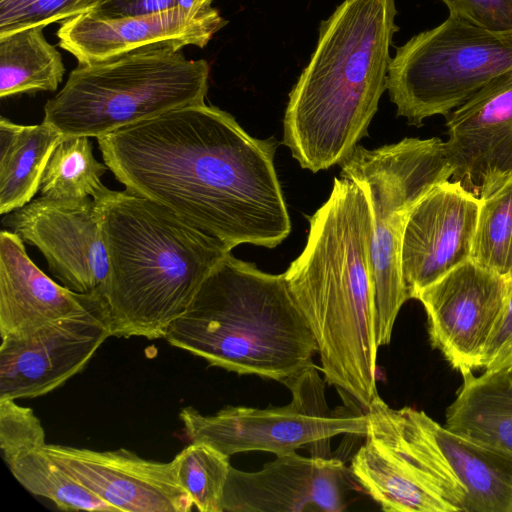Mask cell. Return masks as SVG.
<instances>
[{
  "label": "cell",
  "mask_w": 512,
  "mask_h": 512,
  "mask_svg": "<svg viewBox=\"0 0 512 512\" xmlns=\"http://www.w3.org/2000/svg\"><path fill=\"white\" fill-rule=\"evenodd\" d=\"M117 181L229 249L279 245L291 231L274 165L277 142L250 136L205 102L97 138Z\"/></svg>",
  "instance_id": "cell-1"
},
{
  "label": "cell",
  "mask_w": 512,
  "mask_h": 512,
  "mask_svg": "<svg viewBox=\"0 0 512 512\" xmlns=\"http://www.w3.org/2000/svg\"><path fill=\"white\" fill-rule=\"evenodd\" d=\"M371 241L364 191L335 177L329 198L309 217L302 253L284 272L316 341L325 382L345 406L363 412L378 396Z\"/></svg>",
  "instance_id": "cell-2"
},
{
  "label": "cell",
  "mask_w": 512,
  "mask_h": 512,
  "mask_svg": "<svg viewBox=\"0 0 512 512\" xmlns=\"http://www.w3.org/2000/svg\"><path fill=\"white\" fill-rule=\"evenodd\" d=\"M396 15L395 0H344L321 22L283 121V143L302 168L340 164L367 135L387 89Z\"/></svg>",
  "instance_id": "cell-3"
},
{
  "label": "cell",
  "mask_w": 512,
  "mask_h": 512,
  "mask_svg": "<svg viewBox=\"0 0 512 512\" xmlns=\"http://www.w3.org/2000/svg\"><path fill=\"white\" fill-rule=\"evenodd\" d=\"M94 200L108 257L103 297L111 335L164 338L231 249L127 189Z\"/></svg>",
  "instance_id": "cell-4"
},
{
  "label": "cell",
  "mask_w": 512,
  "mask_h": 512,
  "mask_svg": "<svg viewBox=\"0 0 512 512\" xmlns=\"http://www.w3.org/2000/svg\"><path fill=\"white\" fill-rule=\"evenodd\" d=\"M164 339L210 366L282 384L311 364L318 350L284 273L263 272L231 253Z\"/></svg>",
  "instance_id": "cell-5"
},
{
  "label": "cell",
  "mask_w": 512,
  "mask_h": 512,
  "mask_svg": "<svg viewBox=\"0 0 512 512\" xmlns=\"http://www.w3.org/2000/svg\"><path fill=\"white\" fill-rule=\"evenodd\" d=\"M210 66L181 50L141 48L79 63L44 106L43 122L63 137L98 138L165 112L205 102Z\"/></svg>",
  "instance_id": "cell-6"
},
{
  "label": "cell",
  "mask_w": 512,
  "mask_h": 512,
  "mask_svg": "<svg viewBox=\"0 0 512 512\" xmlns=\"http://www.w3.org/2000/svg\"><path fill=\"white\" fill-rule=\"evenodd\" d=\"M340 166L341 177L356 183L370 205L376 342L385 346L408 300L401 244L409 213L431 189L452 178L453 167L445 142L437 137L404 138L375 149L357 145Z\"/></svg>",
  "instance_id": "cell-7"
},
{
  "label": "cell",
  "mask_w": 512,
  "mask_h": 512,
  "mask_svg": "<svg viewBox=\"0 0 512 512\" xmlns=\"http://www.w3.org/2000/svg\"><path fill=\"white\" fill-rule=\"evenodd\" d=\"M510 69L512 30H490L449 13L397 47L386 90L397 115L420 127L426 118L448 115Z\"/></svg>",
  "instance_id": "cell-8"
},
{
  "label": "cell",
  "mask_w": 512,
  "mask_h": 512,
  "mask_svg": "<svg viewBox=\"0 0 512 512\" xmlns=\"http://www.w3.org/2000/svg\"><path fill=\"white\" fill-rule=\"evenodd\" d=\"M313 362L284 381L292 400L285 406H228L212 415L182 408L179 418L191 442L207 443L232 456L248 451L276 456L306 448L310 456L330 458V441L341 434L365 436V412L345 406L331 411L325 380Z\"/></svg>",
  "instance_id": "cell-9"
},
{
  "label": "cell",
  "mask_w": 512,
  "mask_h": 512,
  "mask_svg": "<svg viewBox=\"0 0 512 512\" xmlns=\"http://www.w3.org/2000/svg\"><path fill=\"white\" fill-rule=\"evenodd\" d=\"M407 447L457 511L512 512V453L440 425L425 412L390 407Z\"/></svg>",
  "instance_id": "cell-10"
},
{
  "label": "cell",
  "mask_w": 512,
  "mask_h": 512,
  "mask_svg": "<svg viewBox=\"0 0 512 512\" xmlns=\"http://www.w3.org/2000/svg\"><path fill=\"white\" fill-rule=\"evenodd\" d=\"M508 290L507 277L470 258L417 296L427 315L432 347L461 375L483 368Z\"/></svg>",
  "instance_id": "cell-11"
},
{
  "label": "cell",
  "mask_w": 512,
  "mask_h": 512,
  "mask_svg": "<svg viewBox=\"0 0 512 512\" xmlns=\"http://www.w3.org/2000/svg\"><path fill=\"white\" fill-rule=\"evenodd\" d=\"M111 335L105 301L1 338L0 398H35L81 372Z\"/></svg>",
  "instance_id": "cell-12"
},
{
  "label": "cell",
  "mask_w": 512,
  "mask_h": 512,
  "mask_svg": "<svg viewBox=\"0 0 512 512\" xmlns=\"http://www.w3.org/2000/svg\"><path fill=\"white\" fill-rule=\"evenodd\" d=\"M5 228L43 254L51 274L66 288L82 294H101L109 265L96 202L32 199L5 214Z\"/></svg>",
  "instance_id": "cell-13"
},
{
  "label": "cell",
  "mask_w": 512,
  "mask_h": 512,
  "mask_svg": "<svg viewBox=\"0 0 512 512\" xmlns=\"http://www.w3.org/2000/svg\"><path fill=\"white\" fill-rule=\"evenodd\" d=\"M480 199L458 181L431 189L411 209L402 237L401 270L408 299L471 257Z\"/></svg>",
  "instance_id": "cell-14"
},
{
  "label": "cell",
  "mask_w": 512,
  "mask_h": 512,
  "mask_svg": "<svg viewBox=\"0 0 512 512\" xmlns=\"http://www.w3.org/2000/svg\"><path fill=\"white\" fill-rule=\"evenodd\" d=\"M349 468L336 458L276 456L255 472L231 466L224 488L227 512H340L353 488Z\"/></svg>",
  "instance_id": "cell-15"
},
{
  "label": "cell",
  "mask_w": 512,
  "mask_h": 512,
  "mask_svg": "<svg viewBox=\"0 0 512 512\" xmlns=\"http://www.w3.org/2000/svg\"><path fill=\"white\" fill-rule=\"evenodd\" d=\"M445 117L452 180L480 199L512 177V69Z\"/></svg>",
  "instance_id": "cell-16"
},
{
  "label": "cell",
  "mask_w": 512,
  "mask_h": 512,
  "mask_svg": "<svg viewBox=\"0 0 512 512\" xmlns=\"http://www.w3.org/2000/svg\"><path fill=\"white\" fill-rule=\"evenodd\" d=\"M44 451L118 512H188L194 506L175 460L159 462L120 448L96 451L47 444Z\"/></svg>",
  "instance_id": "cell-17"
},
{
  "label": "cell",
  "mask_w": 512,
  "mask_h": 512,
  "mask_svg": "<svg viewBox=\"0 0 512 512\" xmlns=\"http://www.w3.org/2000/svg\"><path fill=\"white\" fill-rule=\"evenodd\" d=\"M226 23L212 6L118 18L85 13L62 21L57 37L79 63H91L148 47L203 48Z\"/></svg>",
  "instance_id": "cell-18"
},
{
  "label": "cell",
  "mask_w": 512,
  "mask_h": 512,
  "mask_svg": "<svg viewBox=\"0 0 512 512\" xmlns=\"http://www.w3.org/2000/svg\"><path fill=\"white\" fill-rule=\"evenodd\" d=\"M378 395L366 410L364 444L349 466L354 481L386 512H457L403 442Z\"/></svg>",
  "instance_id": "cell-19"
},
{
  "label": "cell",
  "mask_w": 512,
  "mask_h": 512,
  "mask_svg": "<svg viewBox=\"0 0 512 512\" xmlns=\"http://www.w3.org/2000/svg\"><path fill=\"white\" fill-rule=\"evenodd\" d=\"M102 301L101 294L77 293L53 281L30 259L18 235L1 231V338L86 311Z\"/></svg>",
  "instance_id": "cell-20"
},
{
  "label": "cell",
  "mask_w": 512,
  "mask_h": 512,
  "mask_svg": "<svg viewBox=\"0 0 512 512\" xmlns=\"http://www.w3.org/2000/svg\"><path fill=\"white\" fill-rule=\"evenodd\" d=\"M463 376L444 426L512 453V390L507 369Z\"/></svg>",
  "instance_id": "cell-21"
},
{
  "label": "cell",
  "mask_w": 512,
  "mask_h": 512,
  "mask_svg": "<svg viewBox=\"0 0 512 512\" xmlns=\"http://www.w3.org/2000/svg\"><path fill=\"white\" fill-rule=\"evenodd\" d=\"M62 134L48 123L16 124L0 119V214L29 203L39 191L49 157Z\"/></svg>",
  "instance_id": "cell-22"
},
{
  "label": "cell",
  "mask_w": 512,
  "mask_h": 512,
  "mask_svg": "<svg viewBox=\"0 0 512 512\" xmlns=\"http://www.w3.org/2000/svg\"><path fill=\"white\" fill-rule=\"evenodd\" d=\"M65 67L60 52L43 35V27L0 36V97L54 92Z\"/></svg>",
  "instance_id": "cell-23"
},
{
  "label": "cell",
  "mask_w": 512,
  "mask_h": 512,
  "mask_svg": "<svg viewBox=\"0 0 512 512\" xmlns=\"http://www.w3.org/2000/svg\"><path fill=\"white\" fill-rule=\"evenodd\" d=\"M93 155L87 136L63 137L52 151L41 177V197L53 200L98 198L108 190L101 177L108 170Z\"/></svg>",
  "instance_id": "cell-24"
},
{
  "label": "cell",
  "mask_w": 512,
  "mask_h": 512,
  "mask_svg": "<svg viewBox=\"0 0 512 512\" xmlns=\"http://www.w3.org/2000/svg\"><path fill=\"white\" fill-rule=\"evenodd\" d=\"M8 468L27 491L51 500L61 510L118 512L67 473L43 448L21 455Z\"/></svg>",
  "instance_id": "cell-25"
},
{
  "label": "cell",
  "mask_w": 512,
  "mask_h": 512,
  "mask_svg": "<svg viewBox=\"0 0 512 512\" xmlns=\"http://www.w3.org/2000/svg\"><path fill=\"white\" fill-rule=\"evenodd\" d=\"M470 258L502 276L512 274V177L480 198Z\"/></svg>",
  "instance_id": "cell-26"
},
{
  "label": "cell",
  "mask_w": 512,
  "mask_h": 512,
  "mask_svg": "<svg viewBox=\"0 0 512 512\" xmlns=\"http://www.w3.org/2000/svg\"><path fill=\"white\" fill-rule=\"evenodd\" d=\"M230 456L203 442H191L173 459L177 477L201 512H224V488Z\"/></svg>",
  "instance_id": "cell-27"
},
{
  "label": "cell",
  "mask_w": 512,
  "mask_h": 512,
  "mask_svg": "<svg viewBox=\"0 0 512 512\" xmlns=\"http://www.w3.org/2000/svg\"><path fill=\"white\" fill-rule=\"evenodd\" d=\"M100 0H0V36L65 21L92 11Z\"/></svg>",
  "instance_id": "cell-28"
},
{
  "label": "cell",
  "mask_w": 512,
  "mask_h": 512,
  "mask_svg": "<svg viewBox=\"0 0 512 512\" xmlns=\"http://www.w3.org/2000/svg\"><path fill=\"white\" fill-rule=\"evenodd\" d=\"M45 432L31 408L0 398V450L9 467L21 455L43 448Z\"/></svg>",
  "instance_id": "cell-29"
},
{
  "label": "cell",
  "mask_w": 512,
  "mask_h": 512,
  "mask_svg": "<svg viewBox=\"0 0 512 512\" xmlns=\"http://www.w3.org/2000/svg\"><path fill=\"white\" fill-rule=\"evenodd\" d=\"M449 13L459 15L484 28L512 30V0H441Z\"/></svg>",
  "instance_id": "cell-30"
},
{
  "label": "cell",
  "mask_w": 512,
  "mask_h": 512,
  "mask_svg": "<svg viewBox=\"0 0 512 512\" xmlns=\"http://www.w3.org/2000/svg\"><path fill=\"white\" fill-rule=\"evenodd\" d=\"M176 7L202 10L211 6H204L198 0H100L88 13L104 18H118L147 15Z\"/></svg>",
  "instance_id": "cell-31"
},
{
  "label": "cell",
  "mask_w": 512,
  "mask_h": 512,
  "mask_svg": "<svg viewBox=\"0 0 512 512\" xmlns=\"http://www.w3.org/2000/svg\"><path fill=\"white\" fill-rule=\"evenodd\" d=\"M507 278V302L485 353L483 368L487 371L512 367V274Z\"/></svg>",
  "instance_id": "cell-32"
},
{
  "label": "cell",
  "mask_w": 512,
  "mask_h": 512,
  "mask_svg": "<svg viewBox=\"0 0 512 512\" xmlns=\"http://www.w3.org/2000/svg\"><path fill=\"white\" fill-rule=\"evenodd\" d=\"M507 372H508V381H509V385H510V388L512 390V368H508L507 369Z\"/></svg>",
  "instance_id": "cell-33"
},
{
  "label": "cell",
  "mask_w": 512,
  "mask_h": 512,
  "mask_svg": "<svg viewBox=\"0 0 512 512\" xmlns=\"http://www.w3.org/2000/svg\"><path fill=\"white\" fill-rule=\"evenodd\" d=\"M204 6H211L213 0H198Z\"/></svg>",
  "instance_id": "cell-34"
},
{
  "label": "cell",
  "mask_w": 512,
  "mask_h": 512,
  "mask_svg": "<svg viewBox=\"0 0 512 512\" xmlns=\"http://www.w3.org/2000/svg\"><path fill=\"white\" fill-rule=\"evenodd\" d=\"M510 368H512V367H510Z\"/></svg>",
  "instance_id": "cell-35"
}]
</instances>
